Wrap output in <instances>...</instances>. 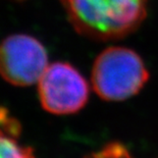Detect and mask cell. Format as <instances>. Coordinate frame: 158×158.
<instances>
[{"instance_id":"5b68a950","label":"cell","mask_w":158,"mask_h":158,"mask_svg":"<svg viewBox=\"0 0 158 158\" xmlns=\"http://www.w3.org/2000/svg\"><path fill=\"white\" fill-rule=\"evenodd\" d=\"M0 158H36L33 150L22 146L13 137L0 131Z\"/></svg>"},{"instance_id":"6da1fadb","label":"cell","mask_w":158,"mask_h":158,"mask_svg":"<svg viewBox=\"0 0 158 158\" xmlns=\"http://www.w3.org/2000/svg\"><path fill=\"white\" fill-rule=\"evenodd\" d=\"M70 23L81 34L97 40L123 37L146 15L147 0H61Z\"/></svg>"},{"instance_id":"3957f363","label":"cell","mask_w":158,"mask_h":158,"mask_svg":"<svg viewBox=\"0 0 158 158\" xmlns=\"http://www.w3.org/2000/svg\"><path fill=\"white\" fill-rule=\"evenodd\" d=\"M38 83L40 102L50 113H75L88 101V84L69 63L55 62L48 65Z\"/></svg>"},{"instance_id":"7a4b0ae2","label":"cell","mask_w":158,"mask_h":158,"mask_svg":"<svg viewBox=\"0 0 158 158\" xmlns=\"http://www.w3.org/2000/svg\"><path fill=\"white\" fill-rule=\"evenodd\" d=\"M149 79L142 58L124 47H110L95 60L92 84L95 92L107 101H122L139 92Z\"/></svg>"},{"instance_id":"277c9868","label":"cell","mask_w":158,"mask_h":158,"mask_svg":"<svg viewBox=\"0 0 158 158\" xmlns=\"http://www.w3.org/2000/svg\"><path fill=\"white\" fill-rule=\"evenodd\" d=\"M47 68V51L34 37L16 34L0 43V76L6 82L19 87L34 85Z\"/></svg>"}]
</instances>
